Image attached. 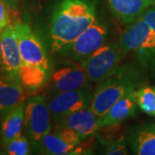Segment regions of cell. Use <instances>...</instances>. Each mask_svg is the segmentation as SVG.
<instances>
[{
  "mask_svg": "<svg viewBox=\"0 0 155 155\" xmlns=\"http://www.w3.org/2000/svg\"><path fill=\"white\" fill-rule=\"evenodd\" d=\"M97 19L89 0H62L53 12L50 25L52 54L72 42Z\"/></svg>",
  "mask_w": 155,
  "mask_h": 155,
  "instance_id": "1",
  "label": "cell"
},
{
  "mask_svg": "<svg viewBox=\"0 0 155 155\" xmlns=\"http://www.w3.org/2000/svg\"><path fill=\"white\" fill-rule=\"evenodd\" d=\"M140 73L133 66L119 67L110 77L98 84L93 92L90 108L99 117L104 116L112 106L140 85Z\"/></svg>",
  "mask_w": 155,
  "mask_h": 155,
  "instance_id": "2",
  "label": "cell"
},
{
  "mask_svg": "<svg viewBox=\"0 0 155 155\" xmlns=\"http://www.w3.org/2000/svg\"><path fill=\"white\" fill-rule=\"evenodd\" d=\"M122 57L119 42L105 43L78 63L86 73L89 83L98 84L116 72Z\"/></svg>",
  "mask_w": 155,
  "mask_h": 155,
  "instance_id": "3",
  "label": "cell"
},
{
  "mask_svg": "<svg viewBox=\"0 0 155 155\" xmlns=\"http://www.w3.org/2000/svg\"><path fill=\"white\" fill-rule=\"evenodd\" d=\"M109 35V28L105 23L96 19L72 42L67 45L55 54L76 62H80L87 58L101 46L106 43Z\"/></svg>",
  "mask_w": 155,
  "mask_h": 155,
  "instance_id": "4",
  "label": "cell"
},
{
  "mask_svg": "<svg viewBox=\"0 0 155 155\" xmlns=\"http://www.w3.org/2000/svg\"><path fill=\"white\" fill-rule=\"evenodd\" d=\"M52 115L48 100L42 95L28 97L25 104L24 131L32 147L52 130Z\"/></svg>",
  "mask_w": 155,
  "mask_h": 155,
  "instance_id": "5",
  "label": "cell"
},
{
  "mask_svg": "<svg viewBox=\"0 0 155 155\" xmlns=\"http://www.w3.org/2000/svg\"><path fill=\"white\" fill-rule=\"evenodd\" d=\"M119 44L123 56L134 51L144 59L155 60V32L141 17L129 24Z\"/></svg>",
  "mask_w": 155,
  "mask_h": 155,
  "instance_id": "6",
  "label": "cell"
},
{
  "mask_svg": "<svg viewBox=\"0 0 155 155\" xmlns=\"http://www.w3.org/2000/svg\"><path fill=\"white\" fill-rule=\"evenodd\" d=\"M48 95L88 87L89 80L80 64L67 60L61 61L52 69Z\"/></svg>",
  "mask_w": 155,
  "mask_h": 155,
  "instance_id": "7",
  "label": "cell"
},
{
  "mask_svg": "<svg viewBox=\"0 0 155 155\" xmlns=\"http://www.w3.org/2000/svg\"><path fill=\"white\" fill-rule=\"evenodd\" d=\"M23 63L35 65L52 72V66L43 42L27 23H14Z\"/></svg>",
  "mask_w": 155,
  "mask_h": 155,
  "instance_id": "8",
  "label": "cell"
},
{
  "mask_svg": "<svg viewBox=\"0 0 155 155\" xmlns=\"http://www.w3.org/2000/svg\"><path fill=\"white\" fill-rule=\"evenodd\" d=\"M92 95L91 89L85 87L48 96V104L54 122L58 124L68 115L89 107Z\"/></svg>",
  "mask_w": 155,
  "mask_h": 155,
  "instance_id": "9",
  "label": "cell"
},
{
  "mask_svg": "<svg viewBox=\"0 0 155 155\" xmlns=\"http://www.w3.org/2000/svg\"><path fill=\"white\" fill-rule=\"evenodd\" d=\"M2 39V67L1 70L8 77L19 80V71L22 57L19 49L17 31L11 24L1 32Z\"/></svg>",
  "mask_w": 155,
  "mask_h": 155,
  "instance_id": "10",
  "label": "cell"
},
{
  "mask_svg": "<svg viewBox=\"0 0 155 155\" xmlns=\"http://www.w3.org/2000/svg\"><path fill=\"white\" fill-rule=\"evenodd\" d=\"M58 126L72 129L82 140L90 138L101 127L100 117L91 110L90 106L67 116L58 123Z\"/></svg>",
  "mask_w": 155,
  "mask_h": 155,
  "instance_id": "11",
  "label": "cell"
},
{
  "mask_svg": "<svg viewBox=\"0 0 155 155\" xmlns=\"http://www.w3.org/2000/svg\"><path fill=\"white\" fill-rule=\"evenodd\" d=\"M24 88L19 80L0 75V118L24 102Z\"/></svg>",
  "mask_w": 155,
  "mask_h": 155,
  "instance_id": "12",
  "label": "cell"
},
{
  "mask_svg": "<svg viewBox=\"0 0 155 155\" xmlns=\"http://www.w3.org/2000/svg\"><path fill=\"white\" fill-rule=\"evenodd\" d=\"M135 91L123 96L111 107L104 116L100 117L101 127L119 124L136 114L138 103Z\"/></svg>",
  "mask_w": 155,
  "mask_h": 155,
  "instance_id": "13",
  "label": "cell"
},
{
  "mask_svg": "<svg viewBox=\"0 0 155 155\" xmlns=\"http://www.w3.org/2000/svg\"><path fill=\"white\" fill-rule=\"evenodd\" d=\"M110 10L122 22L130 24L143 15L155 0H107Z\"/></svg>",
  "mask_w": 155,
  "mask_h": 155,
  "instance_id": "14",
  "label": "cell"
},
{
  "mask_svg": "<svg viewBox=\"0 0 155 155\" xmlns=\"http://www.w3.org/2000/svg\"><path fill=\"white\" fill-rule=\"evenodd\" d=\"M24 114L25 103L23 102L1 117L0 136L3 147L22 134L24 127Z\"/></svg>",
  "mask_w": 155,
  "mask_h": 155,
  "instance_id": "15",
  "label": "cell"
},
{
  "mask_svg": "<svg viewBox=\"0 0 155 155\" xmlns=\"http://www.w3.org/2000/svg\"><path fill=\"white\" fill-rule=\"evenodd\" d=\"M129 142L134 154L155 155V124L135 127L130 132Z\"/></svg>",
  "mask_w": 155,
  "mask_h": 155,
  "instance_id": "16",
  "label": "cell"
},
{
  "mask_svg": "<svg viewBox=\"0 0 155 155\" xmlns=\"http://www.w3.org/2000/svg\"><path fill=\"white\" fill-rule=\"evenodd\" d=\"M51 72L44 68L22 62L19 71V81L22 87L30 93H35L48 83Z\"/></svg>",
  "mask_w": 155,
  "mask_h": 155,
  "instance_id": "17",
  "label": "cell"
},
{
  "mask_svg": "<svg viewBox=\"0 0 155 155\" xmlns=\"http://www.w3.org/2000/svg\"><path fill=\"white\" fill-rule=\"evenodd\" d=\"M75 147L65 142L55 132H50L43 135L34 148L42 154L64 155L72 153Z\"/></svg>",
  "mask_w": 155,
  "mask_h": 155,
  "instance_id": "18",
  "label": "cell"
},
{
  "mask_svg": "<svg viewBox=\"0 0 155 155\" xmlns=\"http://www.w3.org/2000/svg\"><path fill=\"white\" fill-rule=\"evenodd\" d=\"M138 106L141 110L155 116V87L144 86L135 91Z\"/></svg>",
  "mask_w": 155,
  "mask_h": 155,
  "instance_id": "19",
  "label": "cell"
},
{
  "mask_svg": "<svg viewBox=\"0 0 155 155\" xmlns=\"http://www.w3.org/2000/svg\"><path fill=\"white\" fill-rule=\"evenodd\" d=\"M31 142L27 135L20 134L5 147L6 153L11 155H27L30 153Z\"/></svg>",
  "mask_w": 155,
  "mask_h": 155,
  "instance_id": "20",
  "label": "cell"
},
{
  "mask_svg": "<svg viewBox=\"0 0 155 155\" xmlns=\"http://www.w3.org/2000/svg\"><path fill=\"white\" fill-rule=\"evenodd\" d=\"M55 133L67 144L72 145L74 147H77L82 140V138L79 136L78 134L68 127H59Z\"/></svg>",
  "mask_w": 155,
  "mask_h": 155,
  "instance_id": "21",
  "label": "cell"
},
{
  "mask_svg": "<svg viewBox=\"0 0 155 155\" xmlns=\"http://www.w3.org/2000/svg\"><path fill=\"white\" fill-rule=\"evenodd\" d=\"M104 153L109 155L127 154L128 153L127 148V141L125 138L122 137L119 140L110 142L107 145Z\"/></svg>",
  "mask_w": 155,
  "mask_h": 155,
  "instance_id": "22",
  "label": "cell"
},
{
  "mask_svg": "<svg viewBox=\"0 0 155 155\" xmlns=\"http://www.w3.org/2000/svg\"><path fill=\"white\" fill-rule=\"evenodd\" d=\"M11 12L10 7L0 0V31L11 25Z\"/></svg>",
  "mask_w": 155,
  "mask_h": 155,
  "instance_id": "23",
  "label": "cell"
},
{
  "mask_svg": "<svg viewBox=\"0 0 155 155\" xmlns=\"http://www.w3.org/2000/svg\"><path fill=\"white\" fill-rule=\"evenodd\" d=\"M140 17L154 30L155 32V3L150 6Z\"/></svg>",
  "mask_w": 155,
  "mask_h": 155,
  "instance_id": "24",
  "label": "cell"
},
{
  "mask_svg": "<svg viewBox=\"0 0 155 155\" xmlns=\"http://www.w3.org/2000/svg\"><path fill=\"white\" fill-rule=\"evenodd\" d=\"M2 1L10 7L11 11H17L19 6V2H20V0H2Z\"/></svg>",
  "mask_w": 155,
  "mask_h": 155,
  "instance_id": "25",
  "label": "cell"
},
{
  "mask_svg": "<svg viewBox=\"0 0 155 155\" xmlns=\"http://www.w3.org/2000/svg\"><path fill=\"white\" fill-rule=\"evenodd\" d=\"M1 32L0 31V70L2 67V39H1Z\"/></svg>",
  "mask_w": 155,
  "mask_h": 155,
  "instance_id": "26",
  "label": "cell"
}]
</instances>
